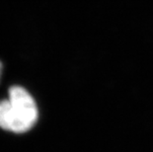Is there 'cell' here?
Listing matches in <instances>:
<instances>
[{
	"label": "cell",
	"mask_w": 153,
	"mask_h": 152,
	"mask_svg": "<svg viewBox=\"0 0 153 152\" xmlns=\"http://www.w3.org/2000/svg\"><path fill=\"white\" fill-rule=\"evenodd\" d=\"M38 115L34 98L21 86H12L8 99L0 101V128L7 131H29L37 122Z\"/></svg>",
	"instance_id": "1"
},
{
	"label": "cell",
	"mask_w": 153,
	"mask_h": 152,
	"mask_svg": "<svg viewBox=\"0 0 153 152\" xmlns=\"http://www.w3.org/2000/svg\"><path fill=\"white\" fill-rule=\"evenodd\" d=\"M2 68H3V66H2L1 61H0V77H1V74H2Z\"/></svg>",
	"instance_id": "2"
}]
</instances>
